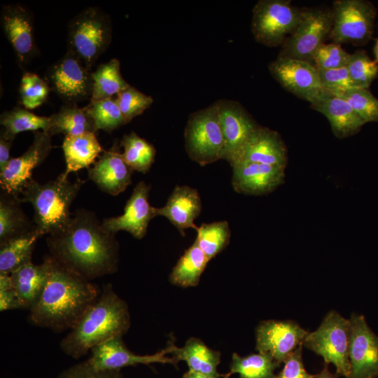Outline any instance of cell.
<instances>
[{
  "label": "cell",
  "mask_w": 378,
  "mask_h": 378,
  "mask_svg": "<svg viewBox=\"0 0 378 378\" xmlns=\"http://www.w3.org/2000/svg\"><path fill=\"white\" fill-rule=\"evenodd\" d=\"M50 255L59 264L90 281L115 272L119 244L94 213L78 209L61 231L48 235Z\"/></svg>",
  "instance_id": "1"
},
{
  "label": "cell",
  "mask_w": 378,
  "mask_h": 378,
  "mask_svg": "<svg viewBox=\"0 0 378 378\" xmlns=\"http://www.w3.org/2000/svg\"><path fill=\"white\" fill-rule=\"evenodd\" d=\"M44 288L29 309V320L36 326L56 332L71 329L99 297L100 292L90 281L69 270L50 255Z\"/></svg>",
  "instance_id": "2"
},
{
  "label": "cell",
  "mask_w": 378,
  "mask_h": 378,
  "mask_svg": "<svg viewBox=\"0 0 378 378\" xmlns=\"http://www.w3.org/2000/svg\"><path fill=\"white\" fill-rule=\"evenodd\" d=\"M130 326L126 302L117 295L111 284H107L59 346L65 354L77 359L111 338L122 337Z\"/></svg>",
  "instance_id": "3"
},
{
  "label": "cell",
  "mask_w": 378,
  "mask_h": 378,
  "mask_svg": "<svg viewBox=\"0 0 378 378\" xmlns=\"http://www.w3.org/2000/svg\"><path fill=\"white\" fill-rule=\"evenodd\" d=\"M83 181L74 182L62 174L55 180L40 183L33 178L28 181L19 197L34 209V225L40 236L52 234L63 230L69 223L71 205Z\"/></svg>",
  "instance_id": "4"
},
{
  "label": "cell",
  "mask_w": 378,
  "mask_h": 378,
  "mask_svg": "<svg viewBox=\"0 0 378 378\" xmlns=\"http://www.w3.org/2000/svg\"><path fill=\"white\" fill-rule=\"evenodd\" d=\"M111 36L109 15L99 7H88L78 13L69 24L67 51L91 69L108 47Z\"/></svg>",
  "instance_id": "5"
},
{
  "label": "cell",
  "mask_w": 378,
  "mask_h": 378,
  "mask_svg": "<svg viewBox=\"0 0 378 378\" xmlns=\"http://www.w3.org/2000/svg\"><path fill=\"white\" fill-rule=\"evenodd\" d=\"M184 139L188 157L200 165L222 159L224 139L216 102L190 114Z\"/></svg>",
  "instance_id": "6"
},
{
  "label": "cell",
  "mask_w": 378,
  "mask_h": 378,
  "mask_svg": "<svg viewBox=\"0 0 378 378\" xmlns=\"http://www.w3.org/2000/svg\"><path fill=\"white\" fill-rule=\"evenodd\" d=\"M349 339V320L335 311H330L316 330L308 332L303 346L321 356L325 363L333 364L337 375L349 378L351 372Z\"/></svg>",
  "instance_id": "7"
},
{
  "label": "cell",
  "mask_w": 378,
  "mask_h": 378,
  "mask_svg": "<svg viewBox=\"0 0 378 378\" xmlns=\"http://www.w3.org/2000/svg\"><path fill=\"white\" fill-rule=\"evenodd\" d=\"M302 9L288 0H260L253 9L251 31L265 46H282L299 24Z\"/></svg>",
  "instance_id": "8"
},
{
  "label": "cell",
  "mask_w": 378,
  "mask_h": 378,
  "mask_svg": "<svg viewBox=\"0 0 378 378\" xmlns=\"http://www.w3.org/2000/svg\"><path fill=\"white\" fill-rule=\"evenodd\" d=\"M332 26L331 9H302L299 24L281 46L278 57L293 58L312 63L316 50L328 38Z\"/></svg>",
  "instance_id": "9"
},
{
  "label": "cell",
  "mask_w": 378,
  "mask_h": 378,
  "mask_svg": "<svg viewBox=\"0 0 378 378\" xmlns=\"http://www.w3.org/2000/svg\"><path fill=\"white\" fill-rule=\"evenodd\" d=\"M332 26L328 38L339 44H361L372 36L376 10L369 1L337 0L332 3Z\"/></svg>",
  "instance_id": "10"
},
{
  "label": "cell",
  "mask_w": 378,
  "mask_h": 378,
  "mask_svg": "<svg viewBox=\"0 0 378 378\" xmlns=\"http://www.w3.org/2000/svg\"><path fill=\"white\" fill-rule=\"evenodd\" d=\"M46 80L66 104H76L92 97V72L69 51L49 68Z\"/></svg>",
  "instance_id": "11"
},
{
  "label": "cell",
  "mask_w": 378,
  "mask_h": 378,
  "mask_svg": "<svg viewBox=\"0 0 378 378\" xmlns=\"http://www.w3.org/2000/svg\"><path fill=\"white\" fill-rule=\"evenodd\" d=\"M122 337H115L94 346L87 361L94 369L101 371L120 370L125 367L140 364L177 363L172 356H169L174 344L173 342L170 341L167 347L154 354L138 355L127 348Z\"/></svg>",
  "instance_id": "12"
},
{
  "label": "cell",
  "mask_w": 378,
  "mask_h": 378,
  "mask_svg": "<svg viewBox=\"0 0 378 378\" xmlns=\"http://www.w3.org/2000/svg\"><path fill=\"white\" fill-rule=\"evenodd\" d=\"M269 70L285 90L309 103L326 91L318 69L309 62L277 57L270 63Z\"/></svg>",
  "instance_id": "13"
},
{
  "label": "cell",
  "mask_w": 378,
  "mask_h": 378,
  "mask_svg": "<svg viewBox=\"0 0 378 378\" xmlns=\"http://www.w3.org/2000/svg\"><path fill=\"white\" fill-rule=\"evenodd\" d=\"M308 332L293 321H263L256 328L255 349L281 365L303 345Z\"/></svg>",
  "instance_id": "14"
},
{
  "label": "cell",
  "mask_w": 378,
  "mask_h": 378,
  "mask_svg": "<svg viewBox=\"0 0 378 378\" xmlns=\"http://www.w3.org/2000/svg\"><path fill=\"white\" fill-rule=\"evenodd\" d=\"M52 148L51 136L44 131L34 132V140L28 149L18 158H11L6 168L0 172V186L3 191L15 197L32 178V172L48 156Z\"/></svg>",
  "instance_id": "15"
},
{
  "label": "cell",
  "mask_w": 378,
  "mask_h": 378,
  "mask_svg": "<svg viewBox=\"0 0 378 378\" xmlns=\"http://www.w3.org/2000/svg\"><path fill=\"white\" fill-rule=\"evenodd\" d=\"M349 378L378 377V337L363 315H351Z\"/></svg>",
  "instance_id": "16"
},
{
  "label": "cell",
  "mask_w": 378,
  "mask_h": 378,
  "mask_svg": "<svg viewBox=\"0 0 378 378\" xmlns=\"http://www.w3.org/2000/svg\"><path fill=\"white\" fill-rule=\"evenodd\" d=\"M216 104L224 139L222 160L231 165L260 125L239 102L220 99Z\"/></svg>",
  "instance_id": "17"
},
{
  "label": "cell",
  "mask_w": 378,
  "mask_h": 378,
  "mask_svg": "<svg viewBox=\"0 0 378 378\" xmlns=\"http://www.w3.org/2000/svg\"><path fill=\"white\" fill-rule=\"evenodd\" d=\"M150 186L140 181L134 188L124 207L123 214L115 217L104 218L103 226L113 234L124 230L138 239L147 232L150 221L157 216V208L148 201Z\"/></svg>",
  "instance_id": "18"
},
{
  "label": "cell",
  "mask_w": 378,
  "mask_h": 378,
  "mask_svg": "<svg viewBox=\"0 0 378 378\" xmlns=\"http://www.w3.org/2000/svg\"><path fill=\"white\" fill-rule=\"evenodd\" d=\"M1 25L18 63L25 65L37 49L31 11L19 4L4 5L1 12Z\"/></svg>",
  "instance_id": "19"
},
{
  "label": "cell",
  "mask_w": 378,
  "mask_h": 378,
  "mask_svg": "<svg viewBox=\"0 0 378 378\" xmlns=\"http://www.w3.org/2000/svg\"><path fill=\"white\" fill-rule=\"evenodd\" d=\"M232 186L237 193L262 195L281 186L286 176V167L258 162L237 161L233 163Z\"/></svg>",
  "instance_id": "20"
},
{
  "label": "cell",
  "mask_w": 378,
  "mask_h": 378,
  "mask_svg": "<svg viewBox=\"0 0 378 378\" xmlns=\"http://www.w3.org/2000/svg\"><path fill=\"white\" fill-rule=\"evenodd\" d=\"M133 170L123 160L116 143L104 150L92 167L88 177L103 192L113 196L124 192L132 183Z\"/></svg>",
  "instance_id": "21"
},
{
  "label": "cell",
  "mask_w": 378,
  "mask_h": 378,
  "mask_svg": "<svg viewBox=\"0 0 378 378\" xmlns=\"http://www.w3.org/2000/svg\"><path fill=\"white\" fill-rule=\"evenodd\" d=\"M237 161L286 167L287 148L277 132L259 126L233 163Z\"/></svg>",
  "instance_id": "22"
},
{
  "label": "cell",
  "mask_w": 378,
  "mask_h": 378,
  "mask_svg": "<svg viewBox=\"0 0 378 378\" xmlns=\"http://www.w3.org/2000/svg\"><path fill=\"white\" fill-rule=\"evenodd\" d=\"M310 104L314 110L327 118L339 139L354 135L365 124L344 99L327 90Z\"/></svg>",
  "instance_id": "23"
},
{
  "label": "cell",
  "mask_w": 378,
  "mask_h": 378,
  "mask_svg": "<svg viewBox=\"0 0 378 378\" xmlns=\"http://www.w3.org/2000/svg\"><path fill=\"white\" fill-rule=\"evenodd\" d=\"M202 211V201L198 191L188 186H176L167 199L165 205L157 208V216H164L185 235L186 229L195 230V220Z\"/></svg>",
  "instance_id": "24"
},
{
  "label": "cell",
  "mask_w": 378,
  "mask_h": 378,
  "mask_svg": "<svg viewBox=\"0 0 378 378\" xmlns=\"http://www.w3.org/2000/svg\"><path fill=\"white\" fill-rule=\"evenodd\" d=\"M62 150L66 169L61 174L65 178L71 172L89 168L104 151L93 132L66 136L62 143Z\"/></svg>",
  "instance_id": "25"
},
{
  "label": "cell",
  "mask_w": 378,
  "mask_h": 378,
  "mask_svg": "<svg viewBox=\"0 0 378 378\" xmlns=\"http://www.w3.org/2000/svg\"><path fill=\"white\" fill-rule=\"evenodd\" d=\"M171 354L177 363L186 362L190 370L214 378L224 377L218 372L220 353L209 348L200 339L191 337L182 347L174 344Z\"/></svg>",
  "instance_id": "26"
},
{
  "label": "cell",
  "mask_w": 378,
  "mask_h": 378,
  "mask_svg": "<svg viewBox=\"0 0 378 378\" xmlns=\"http://www.w3.org/2000/svg\"><path fill=\"white\" fill-rule=\"evenodd\" d=\"M22 308L30 309L40 296L48 276V266L43 262H27L10 274Z\"/></svg>",
  "instance_id": "27"
},
{
  "label": "cell",
  "mask_w": 378,
  "mask_h": 378,
  "mask_svg": "<svg viewBox=\"0 0 378 378\" xmlns=\"http://www.w3.org/2000/svg\"><path fill=\"white\" fill-rule=\"evenodd\" d=\"M49 117V127L46 132L51 136L57 134L66 136L97 132L86 106L80 108L76 104H66Z\"/></svg>",
  "instance_id": "28"
},
{
  "label": "cell",
  "mask_w": 378,
  "mask_h": 378,
  "mask_svg": "<svg viewBox=\"0 0 378 378\" xmlns=\"http://www.w3.org/2000/svg\"><path fill=\"white\" fill-rule=\"evenodd\" d=\"M40 237L34 228L0 244V272L10 274L31 262L32 252Z\"/></svg>",
  "instance_id": "29"
},
{
  "label": "cell",
  "mask_w": 378,
  "mask_h": 378,
  "mask_svg": "<svg viewBox=\"0 0 378 378\" xmlns=\"http://www.w3.org/2000/svg\"><path fill=\"white\" fill-rule=\"evenodd\" d=\"M18 197L4 192L0 198V244L34 230L20 206Z\"/></svg>",
  "instance_id": "30"
},
{
  "label": "cell",
  "mask_w": 378,
  "mask_h": 378,
  "mask_svg": "<svg viewBox=\"0 0 378 378\" xmlns=\"http://www.w3.org/2000/svg\"><path fill=\"white\" fill-rule=\"evenodd\" d=\"M209 261L194 242L178 260L171 272L169 280L173 284L184 288L195 286Z\"/></svg>",
  "instance_id": "31"
},
{
  "label": "cell",
  "mask_w": 378,
  "mask_h": 378,
  "mask_svg": "<svg viewBox=\"0 0 378 378\" xmlns=\"http://www.w3.org/2000/svg\"><path fill=\"white\" fill-rule=\"evenodd\" d=\"M93 88L90 102L113 98L130 85L122 78L116 58L101 64L92 72Z\"/></svg>",
  "instance_id": "32"
},
{
  "label": "cell",
  "mask_w": 378,
  "mask_h": 378,
  "mask_svg": "<svg viewBox=\"0 0 378 378\" xmlns=\"http://www.w3.org/2000/svg\"><path fill=\"white\" fill-rule=\"evenodd\" d=\"M0 123L4 128L1 138L13 141L16 134L22 132H46L49 127L50 117L39 116L27 108L15 107L1 115Z\"/></svg>",
  "instance_id": "33"
},
{
  "label": "cell",
  "mask_w": 378,
  "mask_h": 378,
  "mask_svg": "<svg viewBox=\"0 0 378 378\" xmlns=\"http://www.w3.org/2000/svg\"><path fill=\"white\" fill-rule=\"evenodd\" d=\"M280 365L270 356L263 354H254L241 356L233 353L230 371L223 378H230L237 374L240 378H273L276 368Z\"/></svg>",
  "instance_id": "34"
},
{
  "label": "cell",
  "mask_w": 378,
  "mask_h": 378,
  "mask_svg": "<svg viewBox=\"0 0 378 378\" xmlns=\"http://www.w3.org/2000/svg\"><path fill=\"white\" fill-rule=\"evenodd\" d=\"M120 146L123 148L122 157L133 170L145 174L149 171L155 161V148L134 132L125 134Z\"/></svg>",
  "instance_id": "35"
},
{
  "label": "cell",
  "mask_w": 378,
  "mask_h": 378,
  "mask_svg": "<svg viewBox=\"0 0 378 378\" xmlns=\"http://www.w3.org/2000/svg\"><path fill=\"white\" fill-rule=\"evenodd\" d=\"M195 243L209 260L220 253L229 244L230 228L227 220L202 223L196 230Z\"/></svg>",
  "instance_id": "36"
},
{
  "label": "cell",
  "mask_w": 378,
  "mask_h": 378,
  "mask_svg": "<svg viewBox=\"0 0 378 378\" xmlns=\"http://www.w3.org/2000/svg\"><path fill=\"white\" fill-rule=\"evenodd\" d=\"M86 108L97 131L111 132L126 124L115 98L90 102Z\"/></svg>",
  "instance_id": "37"
},
{
  "label": "cell",
  "mask_w": 378,
  "mask_h": 378,
  "mask_svg": "<svg viewBox=\"0 0 378 378\" xmlns=\"http://www.w3.org/2000/svg\"><path fill=\"white\" fill-rule=\"evenodd\" d=\"M346 67L356 88L368 89L378 76V63L363 50L351 54Z\"/></svg>",
  "instance_id": "38"
},
{
  "label": "cell",
  "mask_w": 378,
  "mask_h": 378,
  "mask_svg": "<svg viewBox=\"0 0 378 378\" xmlns=\"http://www.w3.org/2000/svg\"><path fill=\"white\" fill-rule=\"evenodd\" d=\"M50 87L46 80L36 74L25 72L23 74L19 89L22 104L27 109H34L48 99Z\"/></svg>",
  "instance_id": "39"
},
{
  "label": "cell",
  "mask_w": 378,
  "mask_h": 378,
  "mask_svg": "<svg viewBox=\"0 0 378 378\" xmlns=\"http://www.w3.org/2000/svg\"><path fill=\"white\" fill-rule=\"evenodd\" d=\"M337 95L344 99L365 123L378 121V99L368 89L354 88Z\"/></svg>",
  "instance_id": "40"
},
{
  "label": "cell",
  "mask_w": 378,
  "mask_h": 378,
  "mask_svg": "<svg viewBox=\"0 0 378 378\" xmlns=\"http://www.w3.org/2000/svg\"><path fill=\"white\" fill-rule=\"evenodd\" d=\"M115 99L126 124L143 113L153 102L152 97L131 85L120 92Z\"/></svg>",
  "instance_id": "41"
},
{
  "label": "cell",
  "mask_w": 378,
  "mask_h": 378,
  "mask_svg": "<svg viewBox=\"0 0 378 378\" xmlns=\"http://www.w3.org/2000/svg\"><path fill=\"white\" fill-rule=\"evenodd\" d=\"M351 54L345 51L341 44L323 43L314 54L312 63L317 69H333L345 67Z\"/></svg>",
  "instance_id": "42"
},
{
  "label": "cell",
  "mask_w": 378,
  "mask_h": 378,
  "mask_svg": "<svg viewBox=\"0 0 378 378\" xmlns=\"http://www.w3.org/2000/svg\"><path fill=\"white\" fill-rule=\"evenodd\" d=\"M318 71L323 87L332 94H340L356 88L346 66L333 69H318Z\"/></svg>",
  "instance_id": "43"
},
{
  "label": "cell",
  "mask_w": 378,
  "mask_h": 378,
  "mask_svg": "<svg viewBox=\"0 0 378 378\" xmlns=\"http://www.w3.org/2000/svg\"><path fill=\"white\" fill-rule=\"evenodd\" d=\"M57 378H123V377L120 370H97L86 360L64 370Z\"/></svg>",
  "instance_id": "44"
},
{
  "label": "cell",
  "mask_w": 378,
  "mask_h": 378,
  "mask_svg": "<svg viewBox=\"0 0 378 378\" xmlns=\"http://www.w3.org/2000/svg\"><path fill=\"white\" fill-rule=\"evenodd\" d=\"M302 346H300L284 362L281 372L273 378H316L308 373L302 361Z\"/></svg>",
  "instance_id": "45"
},
{
  "label": "cell",
  "mask_w": 378,
  "mask_h": 378,
  "mask_svg": "<svg viewBox=\"0 0 378 378\" xmlns=\"http://www.w3.org/2000/svg\"><path fill=\"white\" fill-rule=\"evenodd\" d=\"M22 309L10 274L0 272V311Z\"/></svg>",
  "instance_id": "46"
},
{
  "label": "cell",
  "mask_w": 378,
  "mask_h": 378,
  "mask_svg": "<svg viewBox=\"0 0 378 378\" xmlns=\"http://www.w3.org/2000/svg\"><path fill=\"white\" fill-rule=\"evenodd\" d=\"M13 141L0 139V172H2L8 164L10 157V150Z\"/></svg>",
  "instance_id": "47"
},
{
  "label": "cell",
  "mask_w": 378,
  "mask_h": 378,
  "mask_svg": "<svg viewBox=\"0 0 378 378\" xmlns=\"http://www.w3.org/2000/svg\"><path fill=\"white\" fill-rule=\"evenodd\" d=\"M316 378H337L336 374H332L328 369V364H325L322 370L317 374Z\"/></svg>",
  "instance_id": "48"
},
{
  "label": "cell",
  "mask_w": 378,
  "mask_h": 378,
  "mask_svg": "<svg viewBox=\"0 0 378 378\" xmlns=\"http://www.w3.org/2000/svg\"><path fill=\"white\" fill-rule=\"evenodd\" d=\"M182 378H214V377L188 370L186 373H184Z\"/></svg>",
  "instance_id": "49"
},
{
  "label": "cell",
  "mask_w": 378,
  "mask_h": 378,
  "mask_svg": "<svg viewBox=\"0 0 378 378\" xmlns=\"http://www.w3.org/2000/svg\"><path fill=\"white\" fill-rule=\"evenodd\" d=\"M375 61L378 63V38H376V43L374 48Z\"/></svg>",
  "instance_id": "50"
}]
</instances>
